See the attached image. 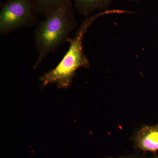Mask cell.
I'll list each match as a JSON object with an SVG mask.
<instances>
[{"label": "cell", "instance_id": "9c48e42d", "mask_svg": "<svg viewBox=\"0 0 158 158\" xmlns=\"http://www.w3.org/2000/svg\"><path fill=\"white\" fill-rule=\"evenodd\" d=\"M156 158H158V156L157 157H156Z\"/></svg>", "mask_w": 158, "mask_h": 158}, {"label": "cell", "instance_id": "8992f818", "mask_svg": "<svg viewBox=\"0 0 158 158\" xmlns=\"http://www.w3.org/2000/svg\"><path fill=\"white\" fill-rule=\"evenodd\" d=\"M39 13L46 15L61 6L72 2V0H35Z\"/></svg>", "mask_w": 158, "mask_h": 158}, {"label": "cell", "instance_id": "5b68a950", "mask_svg": "<svg viewBox=\"0 0 158 158\" xmlns=\"http://www.w3.org/2000/svg\"><path fill=\"white\" fill-rule=\"evenodd\" d=\"M112 0H72L81 15L89 16L96 11L109 10Z\"/></svg>", "mask_w": 158, "mask_h": 158}, {"label": "cell", "instance_id": "277c9868", "mask_svg": "<svg viewBox=\"0 0 158 158\" xmlns=\"http://www.w3.org/2000/svg\"><path fill=\"white\" fill-rule=\"evenodd\" d=\"M136 142L140 149L144 151L158 150V125L145 126L138 131Z\"/></svg>", "mask_w": 158, "mask_h": 158}, {"label": "cell", "instance_id": "3957f363", "mask_svg": "<svg viewBox=\"0 0 158 158\" xmlns=\"http://www.w3.org/2000/svg\"><path fill=\"white\" fill-rule=\"evenodd\" d=\"M39 13L35 0H6L0 11L1 34L34 24Z\"/></svg>", "mask_w": 158, "mask_h": 158}, {"label": "cell", "instance_id": "7a4b0ae2", "mask_svg": "<svg viewBox=\"0 0 158 158\" xmlns=\"http://www.w3.org/2000/svg\"><path fill=\"white\" fill-rule=\"evenodd\" d=\"M77 27L72 2L61 6L45 15L34 33L35 47L38 54L34 65L37 68L51 53L68 42L69 35Z\"/></svg>", "mask_w": 158, "mask_h": 158}, {"label": "cell", "instance_id": "52a82bcc", "mask_svg": "<svg viewBox=\"0 0 158 158\" xmlns=\"http://www.w3.org/2000/svg\"><path fill=\"white\" fill-rule=\"evenodd\" d=\"M127 1H140V0H127Z\"/></svg>", "mask_w": 158, "mask_h": 158}, {"label": "cell", "instance_id": "ba28073f", "mask_svg": "<svg viewBox=\"0 0 158 158\" xmlns=\"http://www.w3.org/2000/svg\"><path fill=\"white\" fill-rule=\"evenodd\" d=\"M127 158V157H125V158Z\"/></svg>", "mask_w": 158, "mask_h": 158}, {"label": "cell", "instance_id": "6da1fadb", "mask_svg": "<svg viewBox=\"0 0 158 158\" xmlns=\"http://www.w3.org/2000/svg\"><path fill=\"white\" fill-rule=\"evenodd\" d=\"M125 11L112 9L100 11L88 16L80 25L74 36L69 38V48L59 64L39 78L41 88L55 84L60 89L69 88L72 83L77 71L81 68L90 66L89 59L84 50V37L93 23L99 18L111 14H125Z\"/></svg>", "mask_w": 158, "mask_h": 158}]
</instances>
